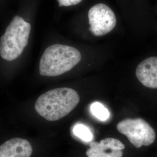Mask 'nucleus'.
<instances>
[{
  "mask_svg": "<svg viewBox=\"0 0 157 157\" xmlns=\"http://www.w3.org/2000/svg\"><path fill=\"white\" fill-rule=\"evenodd\" d=\"M90 110L95 118L102 121H107L109 118L110 113L109 111L99 102H93L91 105Z\"/></svg>",
  "mask_w": 157,
  "mask_h": 157,
  "instance_id": "obj_9",
  "label": "nucleus"
},
{
  "mask_svg": "<svg viewBox=\"0 0 157 157\" xmlns=\"http://www.w3.org/2000/svg\"><path fill=\"white\" fill-rule=\"evenodd\" d=\"M136 75L144 86L157 89V56L148 58L139 63Z\"/></svg>",
  "mask_w": 157,
  "mask_h": 157,
  "instance_id": "obj_7",
  "label": "nucleus"
},
{
  "mask_svg": "<svg viewBox=\"0 0 157 157\" xmlns=\"http://www.w3.org/2000/svg\"><path fill=\"white\" fill-rule=\"evenodd\" d=\"M82 59L80 51L76 48L56 44L49 46L41 57L40 75L56 77L72 69Z\"/></svg>",
  "mask_w": 157,
  "mask_h": 157,
  "instance_id": "obj_2",
  "label": "nucleus"
},
{
  "mask_svg": "<svg viewBox=\"0 0 157 157\" xmlns=\"http://www.w3.org/2000/svg\"><path fill=\"white\" fill-rule=\"evenodd\" d=\"M60 6H75L82 2V0H57Z\"/></svg>",
  "mask_w": 157,
  "mask_h": 157,
  "instance_id": "obj_11",
  "label": "nucleus"
},
{
  "mask_svg": "<svg viewBox=\"0 0 157 157\" xmlns=\"http://www.w3.org/2000/svg\"><path fill=\"white\" fill-rule=\"evenodd\" d=\"M86 151L87 157H122L124 144L117 139L108 137L100 142L91 141Z\"/></svg>",
  "mask_w": 157,
  "mask_h": 157,
  "instance_id": "obj_6",
  "label": "nucleus"
},
{
  "mask_svg": "<svg viewBox=\"0 0 157 157\" xmlns=\"http://www.w3.org/2000/svg\"><path fill=\"white\" fill-rule=\"evenodd\" d=\"M91 32L95 36H102L111 32L117 24V18L112 10L104 4L92 6L88 13Z\"/></svg>",
  "mask_w": 157,
  "mask_h": 157,
  "instance_id": "obj_5",
  "label": "nucleus"
},
{
  "mask_svg": "<svg viewBox=\"0 0 157 157\" xmlns=\"http://www.w3.org/2000/svg\"><path fill=\"white\" fill-rule=\"evenodd\" d=\"M31 25L22 17L15 16L0 39V56L8 61L20 56L28 44Z\"/></svg>",
  "mask_w": 157,
  "mask_h": 157,
  "instance_id": "obj_3",
  "label": "nucleus"
},
{
  "mask_svg": "<svg viewBox=\"0 0 157 157\" xmlns=\"http://www.w3.org/2000/svg\"><path fill=\"white\" fill-rule=\"evenodd\" d=\"M74 135L86 142H90L93 140V135L90 129L83 124H75L73 128Z\"/></svg>",
  "mask_w": 157,
  "mask_h": 157,
  "instance_id": "obj_10",
  "label": "nucleus"
},
{
  "mask_svg": "<svg viewBox=\"0 0 157 157\" xmlns=\"http://www.w3.org/2000/svg\"><path fill=\"white\" fill-rule=\"evenodd\" d=\"M33 148L29 141L13 138L0 146V157H30Z\"/></svg>",
  "mask_w": 157,
  "mask_h": 157,
  "instance_id": "obj_8",
  "label": "nucleus"
},
{
  "mask_svg": "<svg viewBox=\"0 0 157 157\" xmlns=\"http://www.w3.org/2000/svg\"><path fill=\"white\" fill-rule=\"evenodd\" d=\"M78 92L68 87L56 88L40 95L35 103V109L49 121H56L66 117L78 105Z\"/></svg>",
  "mask_w": 157,
  "mask_h": 157,
  "instance_id": "obj_1",
  "label": "nucleus"
},
{
  "mask_svg": "<svg viewBox=\"0 0 157 157\" xmlns=\"http://www.w3.org/2000/svg\"><path fill=\"white\" fill-rule=\"evenodd\" d=\"M117 128L136 148L150 146L155 140L154 130L141 118L124 119L117 124Z\"/></svg>",
  "mask_w": 157,
  "mask_h": 157,
  "instance_id": "obj_4",
  "label": "nucleus"
}]
</instances>
